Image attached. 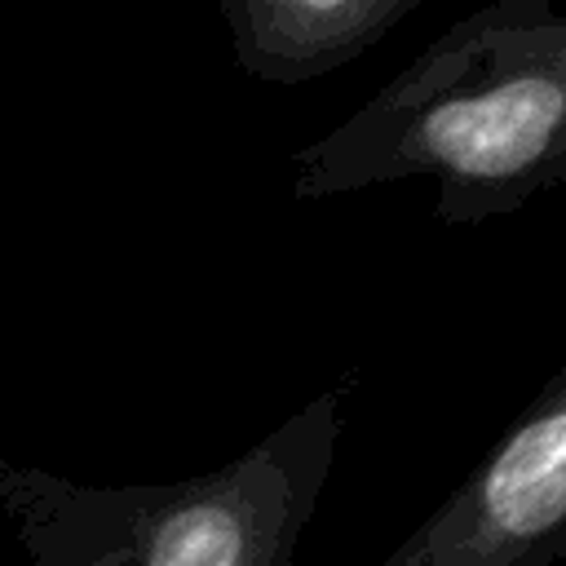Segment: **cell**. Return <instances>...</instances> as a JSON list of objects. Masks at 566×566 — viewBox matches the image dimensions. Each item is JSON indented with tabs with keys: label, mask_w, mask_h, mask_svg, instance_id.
<instances>
[{
	"label": "cell",
	"mask_w": 566,
	"mask_h": 566,
	"mask_svg": "<svg viewBox=\"0 0 566 566\" xmlns=\"http://www.w3.org/2000/svg\"><path fill=\"white\" fill-rule=\"evenodd\" d=\"M287 168L296 199L433 177L442 226L517 212L566 181V13L548 0L473 9Z\"/></svg>",
	"instance_id": "obj_1"
},
{
	"label": "cell",
	"mask_w": 566,
	"mask_h": 566,
	"mask_svg": "<svg viewBox=\"0 0 566 566\" xmlns=\"http://www.w3.org/2000/svg\"><path fill=\"white\" fill-rule=\"evenodd\" d=\"M340 402L323 389L243 455L177 482L84 486L0 455V509L31 566H292L336 460Z\"/></svg>",
	"instance_id": "obj_2"
},
{
	"label": "cell",
	"mask_w": 566,
	"mask_h": 566,
	"mask_svg": "<svg viewBox=\"0 0 566 566\" xmlns=\"http://www.w3.org/2000/svg\"><path fill=\"white\" fill-rule=\"evenodd\" d=\"M424 0H221L234 66L265 84H305L376 49Z\"/></svg>",
	"instance_id": "obj_4"
},
{
	"label": "cell",
	"mask_w": 566,
	"mask_h": 566,
	"mask_svg": "<svg viewBox=\"0 0 566 566\" xmlns=\"http://www.w3.org/2000/svg\"><path fill=\"white\" fill-rule=\"evenodd\" d=\"M566 557V363L473 473L380 566H553Z\"/></svg>",
	"instance_id": "obj_3"
}]
</instances>
